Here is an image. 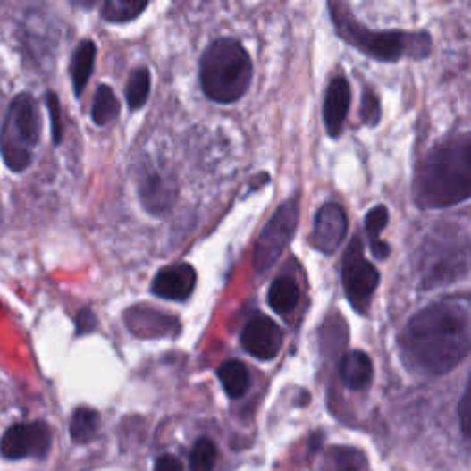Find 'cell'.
<instances>
[{
    "mask_svg": "<svg viewBox=\"0 0 471 471\" xmlns=\"http://www.w3.org/2000/svg\"><path fill=\"white\" fill-rule=\"evenodd\" d=\"M458 416H460V427L464 436H469V424H471V396H469V387H466V392L460 400L458 405Z\"/></svg>",
    "mask_w": 471,
    "mask_h": 471,
    "instance_id": "4316f807",
    "label": "cell"
},
{
    "mask_svg": "<svg viewBox=\"0 0 471 471\" xmlns=\"http://www.w3.org/2000/svg\"><path fill=\"white\" fill-rule=\"evenodd\" d=\"M217 378L231 398H241L250 385L248 370L241 361L229 359L217 366Z\"/></svg>",
    "mask_w": 471,
    "mask_h": 471,
    "instance_id": "ac0fdd59",
    "label": "cell"
},
{
    "mask_svg": "<svg viewBox=\"0 0 471 471\" xmlns=\"http://www.w3.org/2000/svg\"><path fill=\"white\" fill-rule=\"evenodd\" d=\"M196 282L198 273L190 264H175L156 273L151 291L166 300H186L194 293Z\"/></svg>",
    "mask_w": 471,
    "mask_h": 471,
    "instance_id": "4fadbf2b",
    "label": "cell"
},
{
    "mask_svg": "<svg viewBox=\"0 0 471 471\" xmlns=\"http://www.w3.org/2000/svg\"><path fill=\"white\" fill-rule=\"evenodd\" d=\"M41 139V114L29 94H19L10 104L3 130H0V155L6 166L21 173L31 161Z\"/></svg>",
    "mask_w": 471,
    "mask_h": 471,
    "instance_id": "8992f818",
    "label": "cell"
},
{
    "mask_svg": "<svg viewBox=\"0 0 471 471\" xmlns=\"http://www.w3.org/2000/svg\"><path fill=\"white\" fill-rule=\"evenodd\" d=\"M139 196L151 215H164L175 203L177 186L164 170L146 168L139 177Z\"/></svg>",
    "mask_w": 471,
    "mask_h": 471,
    "instance_id": "7c38bea8",
    "label": "cell"
},
{
    "mask_svg": "<svg viewBox=\"0 0 471 471\" xmlns=\"http://www.w3.org/2000/svg\"><path fill=\"white\" fill-rule=\"evenodd\" d=\"M365 455L354 448H330L323 458L321 471H361Z\"/></svg>",
    "mask_w": 471,
    "mask_h": 471,
    "instance_id": "ffe728a7",
    "label": "cell"
},
{
    "mask_svg": "<svg viewBox=\"0 0 471 471\" xmlns=\"http://www.w3.org/2000/svg\"><path fill=\"white\" fill-rule=\"evenodd\" d=\"M48 100V109H50V114H52V133H54V142L59 144L61 140V114H59V102L55 98V94H48L46 97Z\"/></svg>",
    "mask_w": 471,
    "mask_h": 471,
    "instance_id": "f1b7e54d",
    "label": "cell"
},
{
    "mask_svg": "<svg viewBox=\"0 0 471 471\" xmlns=\"http://www.w3.org/2000/svg\"><path fill=\"white\" fill-rule=\"evenodd\" d=\"M389 223V210L383 205L374 206L366 215H365V229L370 240V245L382 241L380 232L387 227Z\"/></svg>",
    "mask_w": 471,
    "mask_h": 471,
    "instance_id": "d4e9b609",
    "label": "cell"
},
{
    "mask_svg": "<svg viewBox=\"0 0 471 471\" xmlns=\"http://www.w3.org/2000/svg\"><path fill=\"white\" fill-rule=\"evenodd\" d=\"M349 232V217L337 203H326L315 215L311 245L323 255H333Z\"/></svg>",
    "mask_w": 471,
    "mask_h": 471,
    "instance_id": "8fae6325",
    "label": "cell"
},
{
    "mask_svg": "<svg viewBox=\"0 0 471 471\" xmlns=\"http://www.w3.org/2000/svg\"><path fill=\"white\" fill-rule=\"evenodd\" d=\"M328 8L337 34L365 55L378 61H400L401 57L422 59L431 52V38L425 31H372L352 19L344 6L330 4Z\"/></svg>",
    "mask_w": 471,
    "mask_h": 471,
    "instance_id": "277c9868",
    "label": "cell"
},
{
    "mask_svg": "<svg viewBox=\"0 0 471 471\" xmlns=\"http://www.w3.org/2000/svg\"><path fill=\"white\" fill-rule=\"evenodd\" d=\"M153 471H184V467L181 460L175 458L173 455H163L155 460Z\"/></svg>",
    "mask_w": 471,
    "mask_h": 471,
    "instance_id": "f546056e",
    "label": "cell"
},
{
    "mask_svg": "<svg viewBox=\"0 0 471 471\" xmlns=\"http://www.w3.org/2000/svg\"><path fill=\"white\" fill-rule=\"evenodd\" d=\"M217 448L208 438H199L190 455V471H214Z\"/></svg>",
    "mask_w": 471,
    "mask_h": 471,
    "instance_id": "cb8c5ba5",
    "label": "cell"
},
{
    "mask_svg": "<svg viewBox=\"0 0 471 471\" xmlns=\"http://www.w3.org/2000/svg\"><path fill=\"white\" fill-rule=\"evenodd\" d=\"M149 87H151V74L146 67H139L131 72L128 87H125V100H128L130 109L137 111L144 107L149 97Z\"/></svg>",
    "mask_w": 471,
    "mask_h": 471,
    "instance_id": "603a6c76",
    "label": "cell"
},
{
    "mask_svg": "<svg viewBox=\"0 0 471 471\" xmlns=\"http://www.w3.org/2000/svg\"><path fill=\"white\" fill-rule=\"evenodd\" d=\"M120 114V104L116 94L109 85H100L92 104V122L97 125H107Z\"/></svg>",
    "mask_w": 471,
    "mask_h": 471,
    "instance_id": "44dd1931",
    "label": "cell"
},
{
    "mask_svg": "<svg viewBox=\"0 0 471 471\" xmlns=\"http://www.w3.org/2000/svg\"><path fill=\"white\" fill-rule=\"evenodd\" d=\"M300 219V201L299 196L290 198L282 203L276 212L271 215L267 225L260 232V238L255 247V269L257 273L269 271L282 253L288 248L295 232L299 229Z\"/></svg>",
    "mask_w": 471,
    "mask_h": 471,
    "instance_id": "52a82bcc",
    "label": "cell"
},
{
    "mask_svg": "<svg viewBox=\"0 0 471 471\" xmlns=\"http://www.w3.org/2000/svg\"><path fill=\"white\" fill-rule=\"evenodd\" d=\"M98 326V319L94 317V313L90 309H83L78 313V319H76V333L83 335V333H90L97 330Z\"/></svg>",
    "mask_w": 471,
    "mask_h": 471,
    "instance_id": "83f0119b",
    "label": "cell"
},
{
    "mask_svg": "<svg viewBox=\"0 0 471 471\" xmlns=\"http://www.w3.org/2000/svg\"><path fill=\"white\" fill-rule=\"evenodd\" d=\"M241 347L247 354L257 359L271 361L278 356L282 342H284V332L282 328L262 313L250 317L241 330Z\"/></svg>",
    "mask_w": 471,
    "mask_h": 471,
    "instance_id": "30bf717a",
    "label": "cell"
},
{
    "mask_svg": "<svg viewBox=\"0 0 471 471\" xmlns=\"http://www.w3.org/2000/svg\"><path fill=\"white\" fill-rule=\"evenodd\" d=\"M102 425V416L90 407H80L71 420V438L76 444H87L98 434Z\"/></svg>",
    "mask_w": 471,
    "mask_h": 471,
    "instance_id": "d6986e66",
    "label": "cell"
},
{
    "mask_svg": "<svg viewBox=\"0 0 471 471\" xmlns=\"http://www.w3.org/2000/svg\"><path fill=\"white\" fill-rule=\"evenodd\" d=\"M374 365L372 359L361 352L354 350L341 361V380L352 391H363L372 383Z\"/></svg>",
    "mask_w": 471,
    "mask_h": 471,
    "instance_id": "9a60e30c",
    "label": "cell"
},
{
    "mask_svg": "<svg viewBox=\"0 0 471 471\" xmlns=\"http://www.w3.org/2000/svg\"><path fill=\"white\" fill-rule=\"evenodd\" d=\"M341 276L349 302L356 311L366 313L372 297L380 286V271L365 258L359 236H354V240L347 247V253L342 257Z\"/></svg>",
    "mask_w": 471,
    "mask_h": 471,
    "instance_id": "ba28073f",
    "label": "cell"
},
{
    "mask_svg": "<svg viewBox=\"0 0 471 471\" xmlns=\"http://www.w3.org/2000/svg\"><path fill=\"white\" fill-rule=\"evenodd\" d=\"M350 102H352L350 83L347 81V78L337 76L326 90L324 107H323L324 125L332 137H339L342 133V125L344 120H347Z\"/></svg>",
    "mask_w": 471,
    "mask_h": 471,
    "instance_id": "5bb4252c",
    "label": "cell"
},
{
    "mask_svg": "<svg viewBox=\"0 0 471 471\" xmlns=\"http://www.w3.org/2000/svg\"><path fill=\"white\" fill-rule=\"evenodd\" d=\"M253 59L238 39H215L201 57V88L215 104H234L253 83Z\"/></svg>",
    "mask_w": 471,
    "mask_h": 471,
    "instance_id": "3957f363",
    "label": "cell"
},
{
    "mask_svg": "<svg viewBox=\"0 0 471 471\" xmlns=\"http://www.w3.org/2000/svg\"><path fill=\"white\" fill-rule=\"evenodd\" d=\"M146 8V0H107L102 8V15L107 22L122 24L137 19Z\"/></svg>",
    "mask_w": 471,
    "mask_h": 471,
    "instance_id": "7402d4cb",
    "label": "cell"
},
{
    "mask_svg": "<svg viewBox=\"0 0 471 471\" xmlns=\"http://www.w3.org/2000/svg\"><path fill=\"white\" fill-rule=\"evenodd\" d=\"M471 144L462 135L434 147L415 181V201L420 208H448L469 199Z\"/></svg>",
    "mask_w": 471,
    "mask_h": 471,
    "instance_id": "7a4b0ae2",
    "label": "cell"
},
{
    "mask_svg": "<svg viewBox=\"0 0 471 471\" xmlns=\"http://www.w3.org/2000/svg\"><path fill=\"white\" fill-rule=\"evenodd\" d=\"M403 363L415 372L442 375L460 365L471 347V311L466 297H448L418 311L400 339Z\"/></svg>",
    "mask_w": 471,
    "mask_h": 471,
    "instance_id": "6da1fadb",
    "label": "cell"
},
{
    "mask_svg": "<svg viewBox=\"0 0 471 471\" xmlns=\"http://www.w3.org/2000/svg\"><path fill=\"white\" fill-rule=\"evenodd\" d=\"M469 241L467 231L458 225H441L431 232L422 247L420 276L425 290L451 284L467 274Z\"/></svg>",
    "mask_w": 471,
    "mask_h": 471,
    "instance_id": "5b68a950",
    "label": "cell"
},
{
    "mask_svg": "<svg viewBox=\"0 0 471 471\" xmlns=\"http://www.w3.org/2000/svg\"><path fill=\"white\" fill-rule=\"evenodd\" d=\"M361 118L366 125H378L382 118V105L380 98L372 90H365L363 104H361Z\"/></svg>",
    "mask_w": 471,
    "mask_h": 471,
    "instance_id": "484cf974",
    "label": "cell"
},
{
    "mask_svg": "<svg viewBox=\"0 0 471 471\" xmlns=\"http://www.w3.org/2000/svg\"><path fill=\"white\" fill-rule=\"evenodd\" d=\"M267 300H269V306L276 313H282V315L291 313L299 306V300H300V290H299L297 280L291 276L274 278V282L269 288V293H267Z\"/></svg>",
    "mask_w": 471,
    "mask_h": 471,
    "instance_id": "e0dca14e",
    "label": "cell"
},
{
    "mask_svg": "<svg viewBox=\"0 0 471 471\" xmlns=\"http://www.w3.org/2000/svg\"><path fill=\"white\" fill-rule=\"evenodd\" d=\"M94 59H97V45L88 39L81 41L71 63V78H72L76 97H81L90 80V74L94 71Z\"/></svg>",
    "mask_w": 471,
    "mask_h": 471,
    "instance_id": "2e32d148",
    "label": "cell"
},
{
    "mask_svg": "<svg viewBox=\"0 0 471 471\" xmlns=\"http://www.w3.org/2000/svg\"><path fill=\"white\" fill-rule=\"evenodd\" d=\"M52 446V431L45 422L12 425L0 438V453L4 458H45Z\"/></svg>",
    "mask_w": 471,
    "mask_h": 471,
    "instance_id": "9c48e42d",
    "label": "cell"
}]
</instances>
